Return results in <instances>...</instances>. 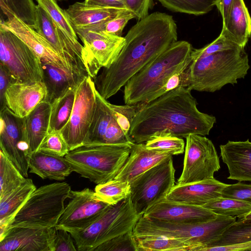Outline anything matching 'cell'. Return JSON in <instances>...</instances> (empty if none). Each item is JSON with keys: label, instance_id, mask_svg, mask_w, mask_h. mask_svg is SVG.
<instances>
[{"label": "cell", "instance_id": "obj_39", "mask_svg": "<svg viewBox=\"0 0 251 251\" xmlns=\"http://www.w3.org/2000/svg\"><path fill=\"white\" fill-rule=\"evenodd\" d=\"M147 149L167 152L173 155L182 154L184 151V141L181 138L169 134L151 138L145 142Z\"/></svg>", "mask_w": 251, "mask_h": 251}, {"label": "cell", "instance_id": "obj_11", "mask_svg": "<svg viewBox=\"0 0 251 251\" xmlns=\"http://www.w3.org/2000/svg\"><path fill=\"white\" fill-rule=\"evenodd\" d=\"M183 168L177 184L197 182L214 178L220 168L219 158L212 142L196 134L186 138Z\"/></svg>", "mask_w": 251, "mask_h": 251}, {"label": "cell", "instance_id": "obj_2", "mask_svg": "<svg viewBox=\"0 0 251 251\" xmlns=\"http://www.w3.org/2000/svg\"><path fill=\"white\" fill-rule=\"evenodd\" d=\"M187 88L179 87L148 102L140 103L131 124L129 136L134 143L169 134L186 138L208 135L216 117L202 113Z\"/></svg>", "mask_w": 251, "mask_h": 251}, {"label": "cell", "instance_id": "obj_18", "mask_svg": "<svg viewBox=\"0 0 251 251\" xmlns=\"http://www.w3.org/2000/svg\"><path fill=\"white\" fill-rule=\"evenodd\" d=\"M74 29L86 51L101 68L109 66L125 44V38L122 36L84 27Z\"/></svg>", "mask_w": 251, "mask_h": 251}, {"label": "cell", "instance_id": "obj_17", "mask_svg": "<svg viewBox=\"0 0 251 251\" xmlns=\"http://www.w3.org/2000/svg\"><path fill=\"white\" fill-rule=\"evenodd\" d=\"M56 226L37 228L14 226L0 237V251H52Z\"/></svg>", "mask_w": 251, "mask_h": 251}, {"label": "cell", "instance_id": "obj_27", "mask_svg": "<svg viewBox=\"0 0 251 251\" xmlns=\"http://www.w3.org/2000/svg\"><path fill=\"white\" fill-rule=\"evenodd\" d=\"M35 29L64 60L79 73L89 75L75 61L69 49L59 35L56 25L48 13L39 5H37L36 8Z\"/></svg>", "mask_w": 251, "mask_h": 251}, {"label": "cell", "instance_id": "obj_4", "mask_svg": "<svg viewBox=\"0 0 251 251\" xmlns=\"http://www.w3.org/2000/svg\"><path fill=\"white\" fill-rule=\"evenodd\" d=\"M190 43L176 41L147 64L126 83L124 89L125 104L143 103L162 87L176 72L192 61Z\"/></svg>", "mask_w": 251, "mask_h": 251}, {"label": "cell", "instance_id": "obj_23", "mask_svg": "<svg viewBox=\"0 0 251 251\" xmlns=\"http://www.w3.org/2000/svg\"><path fill=\"white\" fill-rule=\"evenodd\" d=\"M127 10L94 5L83 1L76 2L65 11L75 28L105 23Z\"/></svg>", "mask_w": 251, "mask_h": 251}, {"label": "cell", "instance_id": "obj_45", "mask_svg": "<svg viewBox=\"0 0 251 251\" xmlns=\"http://www.w3.org/2000/svg\"><path fill=\"white\" fill-rule=\"evenodd\" d=\"M191 62L187 63L174 73L167 80L165 84L158 90L151 94L144 102L151 101L179 87H183L186 70Z\"/></svg>", "mask_w": 251, "mask_h": 251}, {"label": "cell", "instance_id": "obj_47", "mask_svg": "<svg viewBox=\"0 0 251 251\" xmlns=\"http://www.w3.org/2000/svg\"><path fill=\"white\" fill-rule=\"evenodd\" d=\"M71 234L63 229L56 228L52 244V251H77Z\"/></svg>", "mask_w": 251, "mask_h": 251}, {"label": "cell", "instance_id": "obj_44", "mask_svg": "<svg viewBox=\"0 0 251 251\" xmlns=\"http://www.w3.org/2000/svg\"><path fill=\"white\" fill-rule=\"evenodd\" d=\"M37 151L64 157L70 151L60 131L48 132Z\"/></svg>", "mask_w": 251, "mask_h": 251}, {"label": "cell", "instance_id": "obj_24", "mask_svg": "<svg viewBox=\"0 0 251 251\" xmlns=\"http://www.w3.org/2000/svg\"><path fill=\"white\" fill-rule=\"evenodd\" d=\"M43 80L47 89V101L51 103L70 90L76 89L88 76L71 73L42 62Z\"/></svg>", "mask_w": 251, "mask_h": 251}, {"label": "cell", "instance_id": "obj_41", "mask_svg": "<svg viewBox=\"0 0 251 251\" xmlns=\"http://www.w3.org/2000/svg\"><path fill=\"white\" fill-rule=\"evenodd\" d=\"M238 48H243L220 34L214 41L203 48L192 50L190 58L192 61H194L218 52Z\"/></svg>", "mask_w": 251, "mask_h": 251}, {"label": "cell", "instance_id": "obj_1", "mask_svg": "<svg viewBox=\"0 0 251 251\" xmlns=\"http://www.w3.org/2000/svg\"><path fill=\"white\" fill-rule=\"evenodd\" d=\"M124 37L125 44L117 58L93 79L97 91L105 100L177 41V26L172 16L156 12L139 20Z\"/></svg>", "mask_w": 251, "mask_h": 251}, {"label": "cell", "instance_id": "obj_53", "mask_svg": "<svg viewBox=\"0 0 251 251\" xmlns=\"http://www.w3.org/2000/svg\"><path fill=\"white\" fill-rule=\"evenodd\" d=\"M238 219L251 220V212L245 215L243 217L238 218Z\"/></svg>", "mask_w": 251, "mask_h": 251}, {"label": "cell", "instance_id": "obj_12", "mask_svg": "<svg viewBox=\"0 0 251 251\" xmlns=\"http://www.w3.org/2000/svg\"><path fill=\"white\" fill-rule=\"evenodd\" d=\"M96 92L93 79L89 75L84 78L75 90L70 118L59 131L69 151L83 146L95 110Z\"/></svg>", "mask_w": 251, "mask_h": 251}, {"label": "cell", "instance_id": "obj_7", "mask_svg": "<svg viewBox=\"0 0 251 251\" xmlns=\"http://www.w3.org/2000/svg\"><path fill=\"white\" fill-rule=\"evenodd\" d=\"M71 186L66 182H54L36 188L7 229L14 226L37 228L56 226L65 209V201L71 198Z\"/></svg>", "mask_w": 251, "mask_h": 251}, {"label": "cell", "instance_id": "obj_31", "mask_svg": "<svg viewBox=\"0 0 251 251\" xmlns=\"http://www.w3.org/2000/svg\"><path fill=\"white\" fill-rule=\"evenodd\" d=\"M75 90L68 91L50 103L51 109L48 132L60 131L68 122L74 107Z\"/></svg>", "mask_w": 251, "mask_h": 251}, {"label": "cell", "instance_id": "obj_34", "mask_svg": "<svg viewBox=\"0 0 251 251\" xmlns=\"http://www.w3.org/2000/svg\"><path fill=\"white\" fill-rule=\"evenodd\" d=\"M138 251H191L189 245L173 238L162 236L135 237Z\"/></svg>", "mask_w": 251, "mask_h": 251}, {"label": "cell", "instance_id": "obj_46", "mask_svg": "<svg viewBox=\"0 0 251 251\" xmlns=\"http://www.w3.org/2000/svg\"><path fill=\"white\" fill-rule=\"evenodd\" d=\"M223 197L237 199L251 203V184L242 181L232 184H227L223 189Z\"/></svg>", "mask_w": 251, "mask_h": 251}, {"label": "cell", "instance_id": "obj_13", "mask_svg": "<svg viewBox=\"0 0 251 251\" xmlns=\"http://www.w3.org/2000/svg\"><path fill=\"white\" fill-rule=\"evenodd\" d=\"M0 148L22 175L27 177L32 152L25 133V119L15 115L6 106L0 110Z\"/></svg>", "mask_w": 251, "mask_h": 251}, {"label": "cell", "instance_id": "obj_19", "mask_svg": "<svg viewBox=\"0 0 251 251\" xmlns=\"http://www.w3.org/2000/svg\"><path fill=\"white\" fill-rule=\"evenodd\" d=\"M47 89L41 81L11 83L5 94L6 106L20 118L26 117L40 103L46 101Z\"/></svg>", "mask_w": 251, "mask_h": 251}, {"label": "cell", "instance_id": "obj_42", "mask_svg": "<svg viewBox=\"0 0 251 251\" xmlns=\"http://www.w3.org/2000/svg\"><path fill=\"white\" fill-rule=\"evenodd\" d=\"M136 15L131 11L127 10L107 22L86 28L95 31H104L107 33L118 36H122V31L128 21Z\"/></svg>", "mask_w": 251, "mask_h": 251}, {"label": "cell", "instance_id": "obj_37", "mask_svg": "<svg viewBox=\"0 0 251 251\" xmlns=\"http://www.w3.org/2000/svg\"><path fill=\"white\" fill-rule=\"evenodd\" d=\"M251 241V220L238 219L230 225L221 237L206 248Z\"/></svg>", "mask_w": 251, "mask_h": 251}, {"label": "cell", "instance_id": "obj_6", "mask_svg": "<svg viewBox=\"0 0 251 251\" xmlns=\"http://www.w3.org/2000/svg\"><path fill=\"white\" fill-rule=\"evenodd\" d=\"M132 144L82 146L65 157L73 172L99 184L115 178L128 158Z\"/></svg>", "mask_w": 251, "mask_h": 251}, {"label": "cell", "instance_id": "obj_35", "mask_svg": "<svg viewBox=\"0 0 251 251\" xmlns=\"http://www.w3.org/2000/svg\"><path fill=\"white\" fill-rule=\"evenodd\" d=\"M94 192L100 200L109 205H115L130 196V184L127 181L114 178L97 184Z\"/></svg>", "mask_w": 251, "mask_h": 251}, {"label": "cell", "instance_id": "obj_8", "mask_svg": "<svg viewBox=\"0 0 251 251\" xmlns=\"http://www.w3.org/2000/svg\"><path fill=\"white\" fill-rule=\"evenodd\" d=\"M142 216L135 211L129 196L118 203L110 205L86 228L70 233L77 251H93L101 244L133 230Z\"/></svg>", "mask_w": 251, "mask_h": 251}, {"label": "cell", "instance_id": "obj_14", "mask_svg": "<svg viewBox=\"0 0 251 251\" xmlns=\"http://www.w3.org/2000/svg\"><path fill=\"white\" fill-rule=\"evenodd\" d=\"M70 201L56 228L69 232L82 230L97 220L110 206L99 199L95 192L86 188L71 191Z\"/></svg>", "mask_w": 251, "mask_h": 251}, {"label": "cell", "instance_id": "obj_49", "mask_svg": "<svg viewBox=\"0 0 251 251\" xmlns=\"http://www.w3.org/2000/svg\"><path fill=\"white\" fill-rule=\"evenodd\" d=\"M17 82L12 76L8 71L0 64V110L6 106L5 94L12 83Z\"/></svg>", "mask_w": 251, "mask_h": 251}, {"label": "cell", "instance_id": "obj_33", "mask_svg": "<svg viewBox=\"0 0 251 251\" xmlns=\"http://www.w3.org/2000/svg\"><path fill=\"white\" fill-rule=\"evenodd\" d=\"M0 6L7 19L15 16L35 29L37 5L33 0H0Z\"/></svg>", "mask_w": 251, "mask_h": 251}, {"label": "cell", "instance_id": "obj_52", "mask_svg": "<svg viewBox=\"0 0 251 251\" xmlns=\"http://www.w3.org/2000/svg\"><path fill=\"white\" fill-rule=\"evenodd\" d=\"M233 0H216L215 5L222 15L223 25H224L226 23Z\"/></svg>", "mask_w": 251, "mask_h": 251}, {"label": "cell", "instance_id": "obj_36", "mask_svg": "<svg viewBox=\"0 0 251 251\" xmlns=\"http://www.w3.org/2000/svg\"><path fill=\"white\" fill-rule=\"evenodd\" d=\"M10 161L0 151V197L17 188L26 180Z\"/></svg>", "mask_w": 251, "mask_h": 251}, {"label": "cell", "instance_id": "obj_22", "mask_svg": "<svg viewBox=\"0 0 251 251\" xmlns=\"http://www.w3.org/2000/svg\"><path fill=\"white\" fill-rule=\"evenodd\" d=\"M171 155L167 152L149 150L143 143H134L128 158L114 178L130 183Z\"/></svg>", "mask_w": 251, "mask_h": 251}, {"label": "cell", "instance_id": "obj_25", "mask_svg": "<svg viewBox=\"0 0 251 251\" xmlns=\"http://www.w3.org/2000/svg\"><path fill=\"white\" fill-rule=\"evenodd\" d=\"M221 34L244 48L251 36V17L244 0H234Z\"/></svg>", "mask_w": 251, "mask_h": 251}, {"label": "cell", "instance_id": "obj_5", "mask_svg": "<svg viewBox=\"0 0 251 251\" xmlns=\"http://www.w3.org/2000/svg\"><path fill=\"white\" fill-rule=\"evenodd\" d=\"M236 218L217 215L211 221L197 224H178L149 219L142 216L132 232L134 237L162 236L173 238L201 251L218 240Z\"/></svg>", "mask_w": 251, "mask_h": 251}, {"label": "cell", "instance_id": "obj_9", "mask_svg": "<svg viewBox=\"0 0 251 251\" xmlns=\"http://www.w3.org/2000/svg\"><path fill=\"white\" fill-rule=\"evenodd\" d=\"M172 155L134 178L130 184V200L136 213L143 215L151 206L165 199L175 185Z\"/></svg>", "mask_w": 251, "mask_h": 251}, {"label": "cell", "instance_id": "obj_29", "mask_svg": "<svg viewBox=\"0 0 251 251\" xmlns=\"http://www.w3.org/2000/svg\"><path fill=\"white\" fill-rule=\"evenodd\" d=\"M50 109V103L44 101L25 117V133L32 153L38 150L48 133Z\"/></svg>", "mask_w": 251, "mask_h": 251}, {"label": "cell", "instance_id": "obj_32", "mask_svg": "<svg viewBox=\"0 0 251 251\" xmlns=\"http://www.w3.org/2000/svg\"><path fill=\"white\" fill-rule=\"evenodd\" d=\"M201 206L216 215L234 218H240L251 212V203L222 196L209 200Z\"/></svg>", "mask_w": 251, "mask_h": 251}, {"label": "cell", "instance_id": "obj_51", "mask_svg": "<svg viewBox=\"0 0 251 251\" xmlns=\"http://www.w3.org/2000/svg\"><path fill=\"white\" fill-rule=\"evenodd\" d=\"M84 2L102 7L127 9L126 0H85Z\"/></svg>", "mask_w": 251, "mask_h": 251}, {"label": "cell", "instance_id": "obj_26", "mask_svg": "<svg viewBox=\"0 0 251 251\" xmlns=\"http://www.w3.org/2000/svg\"><path fill=\"white\" fill-rule=\"evenodd\" d=\"M29 172L43 179L62 180L73 172L65 156L40 151L33 152L29 162Z\"/></svg>", "mask_w": 251, "mask_h": 251}, {"label": "cell", "instance_id": "obj_40", "mask_svg": "<svg viewBox=\"0 0 251 251\" xmlns=\"http://www.w3.org/2000/svg\"><path fill=\"white\" fill-rule=\"evenodd\" d=\"M132 231L116 236L101 244L93 251H138L136 241Z\"/></svg>", "mask_w": 251, "mask_h": 251}, {"label": "cell", "instance_id": "obj_3", "mask_svg": "<svg viewBox=\"0 0 251 251\" xmlns=\"http://www.w3.org/2000/svg\"><path fill=\"white\" fill-rule=\"evenodd\" d=\"M244 48L226 50L192 61L186 70L183 87L190 90L214 92L237 83L250 69Z\"/></svg>", "mask_w": 251, "mask_h": 251}, {"label": "cell", "instance_id": "obj_16", "mask_svg": "<svg viewBox=\"0 0 251 251\" xmlns=\"http://www.w3.org/2000/svg\"><path fill=\"white\" fill-rule=\"evenodd\" d=\"M142 216L149 219L175 224H197L213 220L217 215L201 206L164 199L151 206Z\"/></svg>", "mask_w": 251, "mask_h": 251}, {"label": "cell", "instance_id": "obj_10", "mask_svg": "<svg viewBox=\"0 0 251 251\" xmlns=\"http://www.w3.org/2000/svg\"><path fill=\"white\" fill-rule=\"evenodd\" d=\"M0 64L18 82L31 83L43 80L40 58L20 38L0 26Z\"/></svg>", "mask_w": 251, "mask_h": 251}, {"label": "cell", "instance_id": "obj_48", "mask_svg": "<svg viewBox=\"0 0 251 251\" xmlns=\"http://www.w3.org/2000/svg\"><path fill=\"white\" fill-rule=\"evenodd\" d=\"M127 9L132 12L139 20L147 15L152 4V0H126Z\"/></svg>", "mask_w": 251, "mask_h": 251}, {"label": "cell", "instance_id": "obj_21", "mask_svg": "<svg viewBox=\"0 0 251 251\" xmlns=\"http://www.w3.org/2000/svg\"><path fill=\"white\" fill-rule=\"evenodd\" d=\"M221 157L226 165L228 179L251 181V142L228 141L220 146Z\"/></svg>", "mask_w": 251, "mask_h": 251}, {"label": "cell", "instance_id": "obj_43", "mask_svg": "<svg viewBox=\"0 0 251 251\" xmlns=\"http://www.w3.org/2000/svg\"><path fill=\"white\" fill-rule=\"evenodd\" d=\"M108 104L118 125L124 133L129 136L131 124L140 107V103L118 105L108 102Z\"/></svg>", "mask_w": 251, "mask_h": 251}, {"label": "cell", "instance_id": "obj_15", "mask_svg": "<svg viewBox=\"0 0 251 251\" xmlns=\"http://www.w3.org/2000/svg\"><path fill=\"white\" fill-rule=\"evenodd\" d=\"M0 26L20 38L40 58L42 62L51 64L67 72L81 74L64 60L34 28L18 18L14 16L5 21L1 20Z\"/></svg>", "mask_w": 251, "mask_h": 251}, {"label": "cell", "instance_id": "obj_38", "mask_svg": "<svg viewBox=\"0 0 251 251\" xmlns=\"http://www.w3.org/2000/svg\"><path fill=\"white\" fill-rule=\"evenodd\" d=\"M168 9L196 16L210 11L216 0H156Z\"/></svg>", "mask_w": 251, "mask_h": 251}, {"label": "cell", "instance_id": "obj_28", "mask_svg": "<svg viewBox=\"0 0 251 251\" xmlns=\"http://www.w3.org/2000/svg\"><path fill=\"white\" fill-rule=\"evenodd\" d=\"M36 189L32 179L27 178L18 187L0 197V237Z\"/></svg>", "mask_w": 251, "mask_h": 251}, {"label": "cell", "instance_id": "obj_20", "mask_svg": "<svg viewBox=\"0 0 251 251\" xmlns=\"http://www.w3.org/2000/svg\"><path fill=\"white\" fill-rule=\"evenodd\" d=\"M227 184L215 178L175 184L165 199L171 201L202 206L208 201L221 196Z\"/></svg>", "mask_w": 251, "mask_h": 251}, {"label": "cell", "instance_id": "obj_30", "mask_svg": "<svg viewBox=\"0 0 251 251\" xmlns=\"http://www.w3.org/2000/svg\"><path fill=\"white\" fill-rule=\"evenodd\" d=\"M108 102L96 89L95 110L83 146L103 145L106 130L113 116Z\"/></svg>", "mask_w": 251, "mask_h": 251}, {"label": "cell", "instance_id": "obj_50", "mask_svg": "<svg viewBox=\"0 0 251 251\" xmlns=\"http://www.w3.org/2000/svg\"><path fill=\"white\" fill-rule=\"evenodd\" d=\"M202 251H251V241L211 247L205 248Z\"/></svg>", "mask_w": 251, "mask_h": 251}]
</instances>
